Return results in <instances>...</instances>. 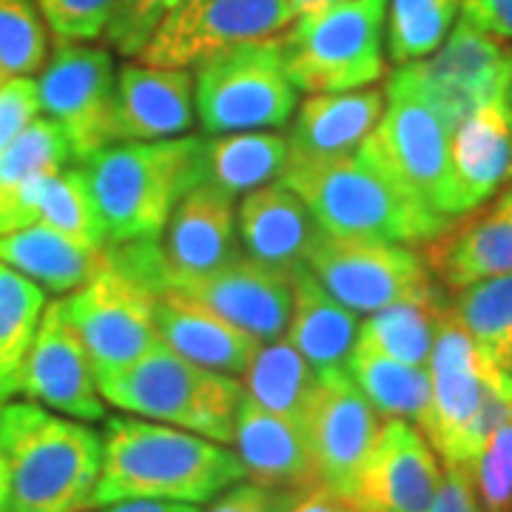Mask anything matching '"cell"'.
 <instances>
[{
    "instance_id": "4316f807",
    "label": "cell",
    "mask_w": 512,
    "mask_h": 512,
    "mask_svg": "<svg viewBox=\"0 0 512 512\" xmlns=\"http://www.w3.org/2000/svg\"><path fill=\"white\" fill-rule=\"evenodd\" d=\"M430 262L450 288L512 274V185L495 194L490 208L441 234Z\"/></svg>"
},
{
    "instance_id": "4fadbf2b",
    "label": "cell",
    "mask_w": 512,
    "mask_h": 512,
    "mask_svg": "<svg viewBox=\"0 0 512 512\" xmlns=\"http://www.w3.org/2000/svg\"><path fill=\"white\" fill-rule=\"evenodd\" d=\"M114 60L106 49L60 40L55 57L37 80V100L72 151V160L86 163L114 143Z\"/></svg>"
},
{
    "instance_id": "d6a6232c",
    "label": "cell",
    "mask_w": 512,
    "mask_h": 512,
    "mask_svg": "<svg viewBox=\"0 0 512 512\" xmlns=\"http://www.w3.org/2000/svg\"><path fill=\"white\" fill-rule=\"evenodd\" d=\"M348 376L384 419L419 424L430 410V367L404 365L370 350L353 348Z\"/></svg>"
},
{
    "instance_id": "603a6c76",
    "label": "cell",
    "mask_w": 512,
    "mask_h": 512,
    "mask_svg": "<svg viewBox=\"0 0 512 512\" xmlns=\"http://www.w3.org/2000/svg\"><path fill=\"white\" fill-rule=\"evenodd\" d=\"M154 322L165 348L225 376H242L262 345L237 325L174 291L157 293Z\"/></svg>"
},
{
    "instance_id": "e575fe53",
    "label": "cell",
    "mask_w": 512,
    "mask_h": 512,
    "mask_svg": "<svg viewBox=\"0 0 512 512\" xmlns=\"http://www.w3.org/2000/svg\"><path fill=\"white\" fill-rule=\"evenodd\" d=\"M43 311V288L0 262V399H12L20 393L23 365Z\"/></svg>"
},
{
    "instance_id": "d6986e66",
    "label": "cell",
    "mask_w": 512,
    "mask_h": 512,
    "mask_svg": "<svg viewBox=\"0 0 512 512\" xmlns=\"http://www.w3.org/2000/svg\"><path fill=\"white\" fill-rule=\"evenodd\" d=\"M194 77L185 69L128 63L117 72L111 131L114 143H148L185 134L194 123Z\"/></svg>"
},
{
    "instance_id": "7dc6e473",
    "label": "cell",
    "mask_w": 512,
    "mask_h": 512,
    "mask_svg": "<svg viewBox=\"0 0 512 512\" xmlns=\"http://www.w3.org/2000/svg\"><path fill=\"white\" fill-rule=\"evenodd\" d=\"M103 512H200L197 504L183 501H157V498H134V501H117L109 507H100Z\"/></svg>"
},
{
    "instance_id": "ffe728a7",
    "label": "cell",
    "mask_w": 512,
    "mask_h": 512,
    "mask_svg": "<svg viewBox=\"0 0 512 512\" xmlns=\"http://www.w3.org/2000/svg\"><path fill=\"white\" fill-rule=\"evenodd\" d=\"M453 214L464 220L512 180V120L507 97L476 109L450 134Z\"/></svg>"
},
{
    "instance_id": "f1b7e54d",
    "label": "cell",
    "mask_w": 512,
    "mask_h": 512,
    "mask_svg": "<svg viewBox=\"0 0 512 512\" xmlns=\"http://www.w3.org/2000/svg\"><path fill=\"white\" fill-rule=\"evenodd\" d=\"M103 259L106 248H89L43 222L0 234V262L52 293L77 291L92 279Z\"/></svg>"
},
{
    "instance_id": "7bdbcfd3",
    "label": "cell",
    "mask_w": 512,
    "mask_h": 512,
    "mask_svg": "<svg viewBox=\"0 0 512 512\" xmlns=\"http://www.w3.org/2000/svg\"><path fill=\"white\" fill-rule=\"evenodd\" d=\"M282 510V490L262 487L256 481H239L217 495V501L205 512H279Z\"/></svg>"
},
{
    "instance_id": "277c9868",
    "label": "cell",
    "mask_w": 512,
    "mask_h": 512,
    "mask_svg": "<svg viewBox=\"0 0 512 512\" xmlns=\"http://www.w3.org/2000/svg\"><path fill=\"white\" fill-rule=\"evenodd\" d=\"M308 205L316 225L330 237L413 245L436 242L453 228L399 194L365 160H291L279 177Z\"/></svg>"
},
{
    "instance_id": "ba28073f",
    "label": "cell",
    "mask_w": 512,
    "mask_h": 512,
    "mask_svg": "<svg viewBox=\"0 0 512 512\" xmlns=\"http://www.w3.org/2000/svg\"><path fill=\"white\" fill-rule=\"evenodd\" d=\"M197 114L208 134L285 126L296 109V86L282 63V40H248L197 63Z\"/></svg>"
},
{
    "instance_id": "74e56055",
    "label": "cell",
    "mask_w": 512,
    "mask_h": 512,
    "mask_svg": "<svg viewBox=\"0 0 512 512\" xmlns=\"http://www.w3.org/2000/svg\"><path fill=\"white\" fill-rule=\"evenodd\" d=\"M46 49V23L35 0H0V83L40 72Z\"/></svg>"
},
{
    "instance_id": "5b68a950",
    "label": "cell",
    "mask_w": 512,
    "mask_h": 512,
    "mask_svg": "<svg viewBox=\"0 0 512 512\" xmlns=\"http://www.w3.org/2000/svg\"><path fill=\"white\" fill-rule=\"evenodd\" d=\"M430 410L421 433L444 464L473 467L495 427L512 413V376L478 356L444 308L430 356Z\"/></svg>"
},
{
    "instance_id": "b9f144b4",
    "label": "cell",
    "mask_w": 512,
    "mask_h": 512,
    "mask_svg": "<svg viewBox=\"0 0 512 512\" xmlns=\"http://www.w3.org/2000/svg\"><path fill=\"white\" fill-rule=\"evenodd\" d=\"M40 114L37 83L29 77H15L0 83V151L18 137Z\"/></svg>"
},
{
    "instance_id": "60d3db41",
    "label": "cell",
    "mask_w": 512,
    "mask_h": 512,
    "mask_svg": "<svg viewBox=\"0 0 512 512\" xmlns=\"http://www.w3.org/2000/svg\"><path fill=\"white\" fill-rule=\"evenodd\" d=\"M177 0H117L106 26V40L120 55L140 57L154 29L174 9Z\"/></svg>"
},
{
    "instance_id": "9a60e30c",
    "label": "cell",
    "mask_w": 512,
    "mask_h": 512,
    "mask_svg": "<svg viewBox=\"0 0 512 512\" xmlns=\"http://www.w3.org/2000/svg\"><path fill=\"white\" fill-rule=\"evenodd\" d=\"M379 430V413L348 373L319 379L302 416V433L311 450L316 484L350 501L359 473L379 439Z\"/></svg>"
},
{
    "instance_id": "5bb4252c",
    "label": "cell",
    "mask_w": 512,
    "mask_h": 512,
    "mask_svg": "<svg viewBox=\"0 0 512 512\" xmlns=\"http://www.w3.org/2000/svg\"><path fill=\"white\" fill-rule=\"evenodd\" d=\"M288 0H177L140 52L146 66L185 69L208 55L288 29Z\"/></svg>"
},
{
    "instance_id": "6da1fadb",
    "label": "cell",
    "mask_w": 512,
    "mask_h": 512,
    "mask_svg": "<svg viewBox=\"0 0 512 512\" xmlns=\"http://www.w3.org/2000/svg\"><path fill=\"white\" fill-rule=\"evenodd\" d=\"M239 481H245V467L220 441L171 424L114 416L106 421L89 510L134 498L205 504Z\"/></svg>"
},
{
    "instance_id": "d4e9b609",
    "label": "cell",
    "mask_w": 512,
    "mask_h": 512,
    "mask_svg": "<svg viewBox=\"0 0 512 512\" xmlns=\"http://www.w3.org/2000/svg\"><path fill=\"white\" fill-rule=\"evenodd\" d=\"M293 305L288 319V342L305 356L319 379L345 376L356 348L359 322L339 299H333L322 282L302 265L291 274Z\"/></svg>"
},
{
    "instance_id": "ab89813d",
    "label": "cell",
    "mask_w": 512,
    "mask_h": 512,
    "mask_svg": "<svg viewBox=\"0 0 512 512\" xmlns=\"http://www.w3.org/2000/svg\"><path fill=\"white\" fill-rule=\"evenodd\" d=\"M43 23L57 40L86 43L106 35L117 0H35Z\"/></svg>"
},
{
    "instance_id": "ee69618b",
    "label": "cell",
    "mask_w": 512,
    "mask_h": 512,
    "mask_svg": "<svg viewBox=\"0 0 512 512\" xmlns=\"http://www.w3.org/2000/svg\"><path fill=\"white\" fill-rule=\"evenodd\" d=\"M430 512H478L470 467L444 464L439 493H436Z\"/></svg>"
},
{
    "instance_id": "83f0119b",
    "label": "cell",
    "mask_w": 512,
    "mask_h": 512,
    "mask_svg": "<svg viewBox=\"0 0 512 512\" xmlns=\"http://www.w3.org/2000/svg\"><path fill=\"white\" fill-rule=\"evenodd\" d=\"M384 111L379 89L339 94H313L293 120L291 160H336L353 157Z\"/></svg>"
},
{
    "instance_id": "f35d334b",
    "label": "cell",
    "mask_w": 512,
    "mask_h": 512,
    "mask_svg": "<svg viewBox=\"0 0 512 512\" xmlns=\"http://www.w3.org/2000/svg\"><path fill=\"white\" fill-rule=\"evenodd\" d=\"M470 473L478 512H512V413L495 427Z\"/></svg>"
},
{
    "instance_id": "d590c367",
    "label": "cell",
    "mask_w": 512,
    "mask_h": 512,
    "mask_svg": "<svg viewBox=\"0 0 512 512\" xmlns=\"http://www.w3.org/2000/svg\"><path fill=\"white\" fill-rule=\"evenodd\" d=\"M461 0H390L387 55L396 66L433 55L447 40Z\"/></svg>"
},
{
    "instance_id": "8d00e7d4",
    "label": "cell",
    "mask_w": 512,
    "mask_h": 512,
    "mask_svg": "<svg viewBox=\"0 0 512 512\" xmlns=\"http://www.w3.org/2000/svg\"><path fill=\"white\" fill-rule=\"evenodd\" d=\"M66 237L77 239L89 248H106L103 222L97 214L92 191L83 168H60L46 177L40 194V220Z\"/></svg>"
},
{
    "instance_id": "cb8c5ba5",
    "label": "cell",
    "mask_w": 512,
    "mask_h": 512,
    "mask_svg": "<svg viewBox=\"0 0 512 512\" xmlns=\"http://www.w3.org/2000/svg\"><path fill=\"white\" fill-rule=\"evenodd\" d=\"M72 160L63 131L37 114L0 151V234H12L40 220V194L46 177Z\"/></svg>"
},
{
    "instance_id": "ac0fdd59",
    "label": "cell",
    "mask_w": 512,
    "mask_h": 512,
    "mask_svg": "<svg viewBox=\"0 0 512 512\" xmlns=\"http://www.w3.org/2000/svg\"><path fill=\"white\" fill-rule=\"evenodd\" d=\"M20 393L77 421L106 419V404L97 390L89 356L63 299L46 305L43 311L35 342L23 365Z\"/></svg>"
},
{
    "instance_id": "c3c4849f",
    "label": "cell",
    "mask_w": 512,
    "mask_h": 512,
    "mask_svg": "<svg viewBox=\"0 0 512 512\" xmlns=\"http://www.w3.org/2000/svg\"><path fill=\"white\" fill-rule=\"evenodd\" d=\"M336 3H342V0H288V6H291V12H293V20L302 18V15L322 12V9H330V6H336Z\"/></svg>"
},
{
    "instance_id": "7a4b0ae2",
    "label": "cell",
    "mask_w": 512,
    "mask_h": 512,
    "mask_svg": "<svg viewBox=\"0 0 512 512\" xmlns=\"http://www.w3.org/2000/svg\"><path fill=\"white\" fill-rule=\"evenodd\" d=\"M0 456L9 473L6 512H83L103 464V436L37 402L0 407Z\"/></svg>"
},
{
    "instance_id": "836d02e7",
    "label": "cell",
    "mask_w": 512,
    "mask_h": 512,
    "mask_svg": "<svg viewBox=\"0 0 512 512\" xmlns=\"http://www.w3.org/2000/svg\"><path fill=\"white\" fill-rule=\"evenodd\" d=\"M447 308L478 356L512 376V274L456 288V299Z\"/></svg>"
},
{
    "instance_id": "f907efd6",
    "label": "cell",
    "mask_w": 512,
    "mask_h": 512,
    "mask_svg": "<svg viewBox=\"0 0 512 512\" xmlns=\"http://www.w3.org/2000/svg\"><path fill=\"white\" fill-rule=\"evenodd\" d=\"M507 109H510V120H512V52H510V77H507Z\"/></svg>"
},
{
    "instance_id": "2e32d148",
    "label": "cell",
    "mask_w": 512,
    "mask_h": 512,
    "mask_svg": "<svg viewBox=\"0 0 512 512\" xmlns=\"http://www.w3.org/2000/svg\"><path fill=\"white\" fill-rule=\"evenodd\" d=\"M174 291L237 325L256 342L282 339L293 305L291 274L256 259H231L217 271L197 276L163 274L160 291Z\"/></svg>"
},
{
    "instance_id": "30bf717a",
    "label": "cell",
    "mask_w": 512,
    "mask_h": 512,
    "mask_svg": "<svg viewBox=\"0 0 512 512\" xmlns=\"http://www.w3.org/2000/svg\"><path fill=\"white\" fill-rule=\"evenodd\" d=\"M510 49L461 18L433 55L396 66L387 89L419 97L453 134L470 114L507 97Z\"/></svg>"
},
{
    "instance_id": "8fae6325",
    "label": "cell",
    "mask_w": 512,
    "mask_h": 512,
    "mask_svg": "<svg viewBox=\"0 0 512 512\" xmlns=\"http://www.w3.org/2000/svg\"><path fill=\"white\" fill-rule=\"evenodd\" d=\"M63 305L97 382L140 362L160 345L154 322L157 293L114 268L109 259H103L92 279L63 299Z\"/></svg>"
},
{
    "instance_id": "1f68e13d",
    "label": "cell",
    "mask_w": 512,
    "mask_h": 512,
    "mask_svg": "<svg viewBox=\"0 0 512 512\" xmlns=\"http://www.w3.org/2000/svg\"><path fill=\"white\" fill-rule=\"evenodd\" d=\"M245 376V396L276 416L302 424V416L319 387V376L288 339L262 342Z\"/></svg>"
},
{
    "instance_id": "7c38bea8",
    "label": "cell",
    "mask_w": 512,
    "mask_h": 512,
    "mask_svg": "<svg viewBox=\"0 0 512 512\" xmlns=\"http://www.w3.org/2000/svg\"><path fill=\"white\" fill-rule=\"evenodd\" d=\"M305 265L333 299L367 316L436 293L424 259L390 242L330 237L322 231Z\"/></svg>"
},
{
    "instance_id": "bcb514c9",
    "label": "cell",
    "mask_w": 512,
    "mask_h": 512,
    "mask_svg": "<svg viewBox=\"0 0 512 512\" xmlns=\"http://www.w3.org/2000/svg\"><path fill=\"white\" fill-rule=\"evenodd\" d=\"M279 512H353L345 498L330 493L322 484H308L299 490L282 493V510Z\"/></svg>"
},
{
    "instance_id": "484cf974",
    "label": "cell",
    "mask_w": 512,
    "mask_h": 512,
    "mask_svg": "<svg viewBox=\"0 0 512 512\" xmlns=\"http://www.w3.org/2000/svg\"><path fill=\"white\" fill-rule=\"evenodd\" d=\"M234 444H237V458L245 467V478H254L262 487L288 493L316 484L302 424L276 416L251 402L248 396L239 407Z\"/></svg>"
},
{
    "instance_id": "52a82bcc",
    "label": "cell",
    "mask_w": 512,
    "mask_h": 512,
    "mask_svg": "<svg viewBox=\"0 0 512 512\" xmlns=\"http://www.w3.org/2000/svg\"><path fill=\"white\" fill-rule=\"evenodd\" d=\"M387 0H342L296 18L282 40V63L296 92H356L384 74Z\"/></svg>"
},
{
    "instance_id": "f546056e",
    "label": "cell",
    "mask_w": 512,
    "mask_h": 512,
    "mask_svg": "<svg viewBox=\"0 0 512 512\" xmlns=\"http://www.w3.org/2000/svg\"><path fill=\"white\" fill-rule=\"evenodd\" d=\"M291 157L288 137L271 131H228L202 137V183L220 188L228 197L251 194L282 177Z\"/></svg>"
},
{
    "instance_id": "e0dca14e",
    "label": "cell",
    "mask_w": 512,
    "mask_h": 512,
    "mask_svg": "<svg viewBox=\"0 0 512 512\" xmlns=\"http://www.w3.org/2000/svg\"><path fill=\"white\" fill-rule=\"evenodd\" d=\"M441 473L439 456L419 427L387 419L348 504L353 512H430Z\"/></svg>"
},
{
    "instance_id": "f6af8a7d",
    "label": "cell",
    "mask_w": 512,
    "mask_h": 512,
    "mask_svg": "<svg viewBox=\"0 0 512 512\" xmlns=\"http://www.w3.org/2000/svg\"><path fill=\"white\" fill-rule=\"evenodd\" d=\"M461 18L495 40H512V0H461Z\"/></svg>"
},
{
    "instance_id": "44dd1931",
    "label": "cell",
    "mask_w": 512,
    "mask_h": 512,
    "mask_svg": "<svg viewBox=\"0 0 512 512\" xmlns=\"http://www.w3.org/2000/svg\"><path fill=\"white\" fill-rule=\"evenodd\" d=\"M165 271L171 276H197L217 271L237 259V211L234 197L214 185H194L174 205L165 222Z\"/></svg>"
},
{
    "instance_id": "681fc988",
    "label": "cell",
    "mask_w": 512,
    "mask_h": 512,
    "mask_svg": "<svg viewBox=\"0 0 512 512\" xmlns=\"http://www.w3.org/2000/svg\"><path fill=\"white\" fill-rule=\"evenodd\" d=\"M6 501H9V473H6V461L0 456V512H6Z\"/></svg>"
},
{
    "instance_id": "7402d4cb",
    "label": "cell",
    "mask_w": 512,
    "mask_h": 512,
    "mask_svg": "<svg viewBox=\"0 0 512 512\" xmlns=\"http://www.w3.org/2000/svg\"><path fill=\"white\" fill-rule=\"evenodd\" d=\"M237 222L248 256L285 274L299 271L308 262L322 234L308 205L285 183L262 185L245 194Z\"/></svg>"
},
{
    "instance_id": "3957f363",
    "label": "cell",
    "mask_w": 512,
    "mask_h": 512,
    "mask_svg": "<svg viewBox=\"0 0 512 512\" xmlns=\"http://www.w3.org/2000/svg\"><path fill=\"white\" fill-rule=\"evenodd\" d=\"M202 137L111 143L80 163L106 245L160 239L174 205L202 183Z\"/></svg>"
},
{
    "instance_id": "8992f818",
    "label": "cell",
    "mask_w": 512,
    "mask_h": 512,
    "mask_svg": "<svg viewBox=\"0 0 512 512\" xmlns=\"http://www.w3.org/2000/svg\"><path fill=\"white\" fill-rule=\"evenodd\" d=\"M100 396L117 410L148 421H165L220 444L234 441L245 387L208 367L177 356L163 342L140 362L97 382Z\"/></svg>"
},
{
    "instance_id": "9c48e42d",
    "label": "cell",
    "mask_w": 512,
    "mask_h": 512,
    "mask_svg": "<svg viewBox=\"0 0 512 512\" xmlns=\"http://www.w3.org/2000/svg\"><path fill=\"white\" fill-rule=\"evenodd\" d=\"M384 111L356 151L379 177L424 211L456 225L450 131L419 97L384 89Z\"/></svg>"
},
{
    "instance_id": "4dcf8cb0",
    "label": "cell",
    "mask_w": 512,
    "mask_h": 512,
    "mask_svg": "<svg viewBox=\"0 0 512 512\" xmlns=\"http://www.w3.org/2000/svg\"><path fill=\"white\" fill-rule=\"evenodd\" d=\"M441 313H444V302L439 299V293L396 302L390 308L370 313L359 325L356 348L396 359L404 365L427 367L436 345Z\"/></svg>"
}]
</instances>
